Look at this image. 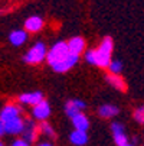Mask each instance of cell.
<instances>
[{"mask_svg":"<svg viewBox=\"0 0 144 146\" xmlns=\"http://www.w3.org/2000/svg\"><path fill=\"white\" fill-rule=\"evenodd\" d=\"M46 45L43 42H36L23 56V61L26 64H39L46 58Z\"/></svg>","mask_w":144,"mask_h":146,"instance_id":"1","label":"cell"},{"mask_svg":"<svg viewBox=\"0 0 144 146\" xmlns=\"http://www.w3.org/2000/svg\"><path fill=\"white\" fill-rule=\"evenodd\" d=\"M68 45L66 42H56L46 54V59L49 62V65L52 64H56V62L62 61L66 55H68Z\"/></svg>","mask_w":144,"mask_h":146,"instance_id":"2","label":"cell"},{"mask_svg":"<svg viewBox=\"0 0 144 146\" xmlns=\"http://www.w3.org/2000/svg\"><path fill=\"white\" fill-rule=\"evenodd\" d=\"M39 135V127L33 123V120H25L23 123V130H22V139L26 140L28 143L36 142Z\"/></svg>","mask_w":144,"mask_h":146,"instance_id":"3","label":"cell"},{"mask_svg":"<svg viewBox=\"0 0 144 146\" xmlns=\"http://www.w3.org/2000/svg\"><path fill=\"white\" fill-rule=\"evenodd\" d=\"M32 116L36 119V120H40V121H45L49 116H51V106L46 100H42L40 103L35 104L33 109H32Z\"/></svg>","mask_w":144,"mask_h":146,"instance_id":"4","label":"cell"},{"mask_svg":"<svg viewBox=\"0 0 144 146\" xmlns=\"http://www.w3.org/2000/svg\"><path fill=\"white\" fill-rule=\"evenodd\" d=\"M42 28H43V19L40 17V16H37V15L29 16V17L25 20V31H26V32L36 33V32H39Z\"/></svg>","mask_w":144,"mask_h":146,"instance_id":"5","label":"cell"},{"mask_svg":"<svg viewBox=\"0 0 144 146\" xmlns=\"http://www.w3.org/2000/svg\"><path fill=\"white\" fill-rule=\"evenodd\" d=\"M43 100V94L40 91H33V93H23L19 96V101L22 104H28V106H35V104L40 103Z\"/></svg>","mask_w":144,"mask_h":146,"instance_id":"6","label":"cell"},{"mask_svg":"<svg viewBox=\"0 0 144 146\" xmlns=\"http://www.w3.org/2000/svg\"><path fill=\"white\" fill-rule=\"evenodd\" d=\"M85 109V103L82 100H69L66 104H65V113L68 117H74L76 116L78 113H81L82 110Z\"/></svg>","mask_w":144,"mask_h":146,"instance_id":"7","label":"cell"},{"mask_svg":"<svg viewBox=\"0 0 144 146\" xmlns=\"http://www.w3.org/2000/svg\"><path fill=\"white\" fill-rule=\"evenodd\" d=\"M23 123H25V120L19 116V117L5 123V130L9 135H20L23 130Z\"/></svg>","mask_w":144,"mask_h":146,"instance_id":"8","label":"cell"},{"mask_svg":"<svg viewBox=\"0 0 144 146\" xmlns=\"http://www.w3.org/2000/svg\"><path fill=\"white\" fill-rule=\"evenodd\" d=\"M19 113H20V110H19L17 106H14V104H7V106H5L2 109V111H0V120L3 123L10 121V120L19 117Z\"/></svg>","mask_w":144,"mask_h":146,"instance_id":"9","label":"cell"},{"mask_svg":"<svg viewBox=\"0 0 144 146\" xmlns=\"http://www.w3.org/2000/svg\"><path fill=\"white\" fill-rule=\"evenodd\" d=\"M66 45H68V51L72 52V54H76V55H79V54H82L85 51V40H84V38H81V36L71 38Z\"/></svg>","mask_w":144,"mask_h":146,"instance_id":"10","label":"cell"},{"mask_svg":"<svg viewBox=\"0 0 144 146\" xmlns=\"http://www.w3.org/2000/svg\"><path fill=\"white\" fill-rule=\"evenodd\" d=\"M9 40L13 46H22L26 40H28V32L22 29H14L9 35Z\"/></svg>","mask_w":144,"mask_h":146,"instance_id":"11","label":"cell"},{"mask_svg":"<svg viewBox=\"0 0 144 146\" xmlns=\"http://www.w3.org/2000/svg\"><path fill=\"white\" fill-rule=\"evenodd\" d=\"M72 124L75 130H82V132H87L89 129V120L84 113H78L76 116L72 117Z\"/></svg>","mask_w":144,"mask_h":146,"instance_id":"12","label":"cell"},{"mask_svg":"<svg viewBox=\"0 0 144 146\" xmlns=\"http://www.w3.org/2000/svg\"><path fill=\"white\" fill-rule=\"evenodd\" d=\"M111 62V55H107L104 52H101L99 49H95L94 52V65L99 67V68H108Z\"/></svg>","mask_w":144,"mask_h":146,"instance_id":"13","label":"cell"},{"mask_svg":"<svg viewBox=\"0 0 144 146\" xmlns=\"http://www.w3.org/2000/svg\"><path fill=\"white\" fill-rule=\"evenodd\" d=\"M107 81H108V84L112 86L115 90H118V91H127L126 81L122 80V77H120V74H108L107 75Z\"/></svg>","mask_w":144,"mask_h":146,"instance_id":"14","label":"cell"},{"mask_svg":"<svg viewBox=\"0 0 144 146\" xmlns=\"http://www.w3.org/2000/svg\"><path fill=\"white\" fill-rule=\"evenodd\" d=\"M69 140L75 146H84L88 142V135L87 132H82V130H74L69 136Z\"/></svg>","mask_w":144,"mask_h":146,"instance_id":"15","label":"cell"},{"mask_svg":"<svg viewBox=\"0 0 144 146\" xmlns=\"http://www.w3.org/2000/svg\"><path fill=\"white\" fill-rule=\"evenodd\" d=\"M98 114L104 119H111L118 114V107L112 106V104H104V106H101L98 109Z\"/></svg>","mask_w":144,"mask_h":146,"instance_id":"16","label":"cell"},{"mask_svg":"<svg viewBox=\"0 0 144 146\" xmlns=\"http://www.w3.org/2000/svg\"><path fill=\"white\" fill-rule=\"evenodd\" d=\"M98 49H99L101 52L107 54V55H111V52H112V49H114V42H112V39H111L110 36H105L104 39H102V42H101V45H99Z\"/></svg>","mask_w":144,"mask_h":146,"instance_id":"17","label":"cell"},{"mask_svg":"<svg viewBox=\"0 0 144 146\" xmlns=\"http://www.w3.org/2000/svg\"><path fill=\"white\" fill-rule=\"evenodd\" d=\"M39 130L40 132H42L45 136H48V137H55L56 135H55V130H53V127L51 126V124L49 123H46V120L45 121H42V123H40V126H39Z\"/></svg>","mask_w":144,"mask_h":146,"instance_id":"18","label":"cell"},{"mask_svg":"<svg viewBox=\"0 0 144 146\" xmlns=\"http://www.w3.org/2000/svg\"><path fill=\"white\" fill-rule=\"evenodd\" d=\"M134 120L140 124H144V104L134 110Z\"/></svg>","mask_w":144,"mask_h":146,"instance_id":"19","label":"cell"},{"mask_svg":"<svg viewBox=\"0 0 144 146\" xmlns=\"http://www.w3.org/2000/svg\"><path fill=\"white\" fill-rule=\"evenodd\" d=\"M108 68H110L111 74H120V72H121V70H122V65H121V62H120L118 59H114V61H111V62H110Z\"/></svg>","mask_w":144,"mask_h":146,"instance_id":"20","label":"cell"},{"mask_svg":"<svg viewBox=\"0 0 144 146\" xmlns=\"http://www.w3.org/2000/svg\"><path fill=\"white\" fill-rule=\"evenodd\" d=\"M111 132H112V136L114 135H121V133H126V129L122 126V123L120 121H114L111 124Z\"/></svg>","mask_w":144,"mask_h":146,"instance_id":"21","label":"cell"},{"mask_svg":"<svg viewBox=\"0 0 144 146\" xmlns=\"http://www.w3.org/2000/svg\"><path fill=\"white\" fill-rule=\"evenodd\" d=\"M114 142L117 146H124L126 143H128V137L126 133H121V135H114Z\"/></svg>","mask_w":144,"mask_h":146,"instance_id":"22","label":"cell"},{"mask_svg":"<svg viewBox=\"0 0 144 146\" xmlns=\"http://www.w3.org/2000/svg\"><path fill=\"white\" fill-rule=\"evenodd\" d=\"M94 52H95V49H88L85 52V61L88 64H92V65H94Z\"/></svg>","mask_w":144,"mask_h":146,"instance_id":"23","label":"cell"},{"mask_svg":"<svg viewBox=\"0 0 144 146\" xmlns=\"http://www.w3.org/2000/svg\"><path fill=\"white\" fill-rule=\"evenodd\" d=\"M12 146H30V143H28V142L23 140V139H16V140L12 143Z\"/></svg>","mask_w":144,"mask_h":146,"instance_id":"24","label":"cell"},{"mask_svg":"<svg viewBox=\"0 0 144 146\" xmlns=\"http://www.w3.org/2000/svg\"><path fill=\"white\" fill-rule=\"evenodd\" d=\"M3 135H6V130H5V123L0 120V136H3Z\"/></svg>","mask_w":144,"mask_h":146,"instance_id":"25","label":"cell"},{"mask_svg":"<svg viewBox=\"0 0 144 146\" xmlns=\"http://www.w3.org/2000/svg\"><path fill=\"white\" fill-rule=\"evenodd\" d=\"M37 146H53L52 143H49V142H42V143H39Z\"/></svg>","mask_w":144,"mask_h":146,"instance_id":"26","label":"cell"},{"mask_svg":"<svg viewBox=\"0 0 144 146\" xmlns=\"http://www.w3.org/2000/svg\"><path fill=\"white\" fill-rule=\"evenodd\" d=\"M124 146H134V145H133V143H126Z\"/></svg>","mask_w":144,"mask_h":146,"instance_id":"27","label":"cell"},{"mask_svg":"<svg viewBox=\"0 0 144 146\" xmlns=\"http://www.w3.org/2000/svg\"><path fill=\"white\" fill-rule=\"evenodd\" d=\"M0 146H3V142L2 140H0Z\"/></svg>","mask_w":144,"mask_h":146,"instance_id":"28","label":"cell"}]
</instances>
